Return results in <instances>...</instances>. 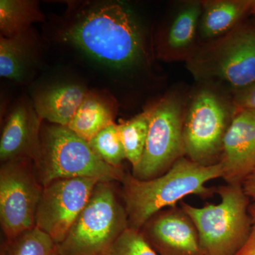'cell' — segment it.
Segmentation results:
<instances>
[{
	"label": "cell",
	"mask_w": 255,
	"mask_h": 255,
	"mask_svg": "<svg viewBox=\"0 0 255 255\" xmlns=\"http://www.w3.org/2000/svg\"><path fill=\"white\" fill-rule=\"evenodd\" d=\"M30 31L11 38H0L1 78L19 82L27 78L35 60L34 40Z\"/></svg>",
	"instance_id": "obj_18"
},
{
	"label": "cell",
	"mask_w": 255,
	"mask_h": 255,
	"mask_svg": "<svg viewBox=\"0 0 255 255\" xmlns=\"http://www.w3.org/2000/svg\"><path fill=\"white\" fill-rule=\"evenodd\" d=\"M150 114L148 110L137 114L130 120L118 124L119 134L125 150L126 158L132 168L140 162L147 141Z\"/></svg>",
	"instance_id": "obj_20"
},
{
	"label": "cell",
	"mask_w": 255,
	"mask_h": 255,
	"mask_svg": "<svg viewBox=\"0 0 255 255\" xmlns=\"http://www.w3.org/2000/svg\"><path fill=\"white\" fill-rule=\"evenodd\" d=\"M233 103L216 89H201L186 109L183 124L185 155L196 163L211 165L221 155L223 137L234 114Z\"/></svg>",
	"instance_id": "obj_7"
},
{
	"label": "cell",
	"mask_w": 255,
	"mask_h": 255,
	"mask_svg": "<svg viewBox=\"0 0 255 255\" xmlns=\"http://www.w3.org/2000/svg\"><path fill=\"white\" fill-rule=\"evenodd\" d=\"M70 4L58 31L64 43L119 70L133 68L145 60L141 28L125 5L117 1Z\"/></svg>",
	"instance_id": "obj_1"
},
{
	"label": "cell",
	"mask_w": 255,
	"mask_h": 255,
	"mask_svg": "<svg viewBox=\"0 0 255 255\" xmlns=\"http://www.w3.org/2000/svg\"><path fill=\"white\" fill-rule=\"evenodd\" d=\"M218 204L181 208L194 223L204 255H236L246 244L251 230V199L241 184L221 186Z\"/></svg>",
	"instance_id": "obj_5"
},
{
	"label": "cell",
	"mask_w": 255,
	"mask_h": 255,
	"mask_svg": "<svg viewBox=\"0 0 255 255\" xmlns=\"http://www.w3.org/2000/svg\"><path fill=\"white\" fill-rule=\"evenodd\" d=\"M96 155L114 167H121L126 158L125 150L118 129V124H111L88 142Z\"/></svg>",
	"instance_id": "obj_22"
},
{
	"label": "cell",
	"mask_w": 255,
	"mask_h": 255,
	"mask_svg": "<svg viewBox=\"0 0 255 255\" xmlns=\"http://www.w3.org/2000/svg\"><path fill=\"white\" fill-rule=\"evenodd\" d=\"M128 228L127 211L110 182H100L66 238L58 245V252L60 255L104 254Z\"/></svg>",
	"instance_id": "obj_6"
},
{
	"label": "cell",
	"mask_w": 255,
	"mask_h": 255,
	"mask_svg": "<svg viewBox=\"0 0 255 255\" xmlns=\"http://www.w3.org/2000/svg\"><path fill=\"white\" fill-rule=\"evenodd\" d=\"M241 185L247 196L255 203V168L247 176Z\"/></svg>",
	"instance_id": "obj_26"
},
{
	"label": "cell",
	"mask_w": 255,
	"mask_h": 255,
	"mask_svg": "<svg viewBox=\"0 0 255 255\" xmlns=\"http://www.w3.org/2000/svg\"><path fill=\"white\" fill-rule=\"evenodd\" d=\"M1 255H60L58 244L39 228H31L1 248Z\"/></svg>",
	"instance_id": "obj_21"
},
{
	"label": "cell",
	"mask_w": 255,
	"mask_h": 255,
	"mask_svg": "<svg viewBox=\"0 0 255 255\" xmlns=\"http://www.w3.org/2000/svg\"><path fill=\"white\" fill-rule=\"evenodd\" d=\"M249 214L251 219V230L246 244L236 255H255V203L249 206Z\"/></svg>",
	"instance_id": "obj_25"
},
{
	"label": "cell",
	"mask_w": 255,
	"mask_h": 255,
	"mask_svg": "<svg viewBox=\"0 0 255 255\" xmlns=\"http://www.w3.org/2000/svg\"><path fill=\"white\" fill-rule=\"evenodd\" d=\"M143 228L142 234L159 255H204L197 230L182 208L159 212Z\"/></svg>",
	"instance_id": "obj_12"
},
{
	"label": "cell",
	"mask_w": 255,
	"mask_h": 255,
	"mask_svg": "<svg viewBox=\"0 0 255 255\" xmlns=\"http://www.w3.org/2000/svg\"><path fill=\"white\" fill-rule=\"evenodd\" d=\"M116 106L98 94L87 92L68 128L90 141L101 130L114 123Z\"/></svg>",
	"instance_id": "obj_17"
},
{
	"label": "cell",
	"mask_w": 255,
	"mask_h": 255,
	"mask_svg": "<svg viewBox=\"0 0 255 255\" xmlns=\"http://www.w3.org/2000/svg\"><path fill=\"white\" fill-rule=\"evenodd\" d=\"M150 114L148 134L143 155L132 175L140 180L154 179L165 173L185 155L182 100L169 94L147 109Z\"/></svg>",
	"instance_id": "obj_8"
},
{
	"label": "cell",
	"mask_w": 255,
	"mask_h": 255,
	"mask_svg": "<svg viewBox=\"0 0 255 255\" xmlns=\"http://www.w3.org/2000/svg\"><path fill=\"white\" fill-rule=\"evenodd\" d=\"M104 255L103 254H101V255Z\"/></svg>",
	"instance_id": "obj_28"
},
{
	"label": "cell",
	"mask_w": 255,
	"mask_h": 255,
	"mask_svg": "<svg viewBox=\"0 0 255 255\" xmlns=\"http://www.w3.org/2000/svg\"><path fill=\"white\" fill-rule=\"evenodd\" d=\"M87 93L81 85L61 84L38 93L33 105L42 120L68 127Z\"/></svg>",
	"instance_id": "obj_15"
},
{
	"label": "cell",
	"mask_w": 255,
	"mask_h": 255,
	"mask_svg": "<svg viewBox=\"0 0 255 255\" xmlns=\"http://www.w3.org/2000/svg\"><path fill=\"white\" fill-rule=\"evenodd\" d=\"M202 4L190 1L177 10L159 45V55L167 60H185L192 55L197 43Z\"/></svg>",
	"instance_id": "obj_14"
},
{
	"label": "cell",
	"mask_w": 255,
	"mask_h": 255,
	"mask_svg": "<svg viewBox=\"0 0 255 255\" xmlns=\"http://www.w3.org/2000/svg\"><path fill=\"white\" fill-rule=\"evenodd\" d=\"M253 0H206L201 1L199 26L201 43L213 41L231 31L251 12Z\"/></svg>",
	"instance_id": "obj_16"
},
{
	"label": "cell",
	"mask_w": 255,
	"mask_h": 255,
	"mask_svg": "<svg viewBox=\"0 0 255 255\" xmlns=\"http://www.w3.org/2000/svg\"><path fill=\"white\" fill-rule=\"evenodd\" d=\"M42 187L62 179L92 178L100 182L123 180L125 173L102 161L89 145L68 127H42L39 154L33 161Z\"/></svg>",
	"instance_id": "obj_4"
},
{
	"label": "cell",
	"mask_w": 255,
	"mask_h": 255,
	"mask_svg": "<svg viewBox=\"0 0 255 255\" xmlns=\"http://www.w3.org/2000/svg\"><path fill=\"white\" fill-rule=\"evenodd\" d=\"M43 21L38 2L30 0L0 1L1 36L11 38L29 30L33 23Z\"/></svg>",
	"instance_id": "obj_19"
},
{
	"label": "cell",
	"mask_w": 255,
	"mask_h": 255,
	"mask_svg": "<svg viewBox=\"0 0 255 255\" xmlns=\"http://www.w3.org/2000/svg\"><path fill=\"white\" fill-rule=\"evenodd\" d=\"M100 181L92 178L55 180L43 187L36 213V227L59 245L87 205Z\"/></svg>",
	"instance_id": "obj_10"
},
{
	"label": "cell",
	"mask_w": 255,
	"mask_h": 255,
	"mask_svg": "<svg viewBox=\"0 0 255 255\" xmlns=\"http://www.w3.org/2000/svg\"><path fill=\"white\" fill-rule=\"evenodd\" d=\"M198 81L234 95L255 82V23L241 22L223 36L199 43L186 61Z\"/></svg>",
	"instance_id": "obj_3"
},
{
	"label": "cell",
	"mask_w": 255,
	"mask_h": 255,
	"mask_svg": "<svg viewBox=\"0 0 255 255\" xmlns=\"http://www.w3.org/2000/svg\"><path fill=\"white\" fill-rule=\"evenodd\" d=\"M220 162L228 184H242L255 168V111L235 110L223 137Z\"/></svg>",
	"instance_id": "obj_11"
},
{
	"label": "cell",
	"mask_w": 255,
	"mask_h": 255,
	"mask_svg": "<svg viewBox=\"0 0 255 255\" xmlns=\"http://www.w3.org/2000/svg\"><path fill=\"white\" fill-rule=\"evenodd\" d=\"M232 103L235 110L255 111V82L233 95Z\"/></svg>",
	"instance_id": "obj_24"
},
{
	"label": "cell",
	"mask_w": 255,
	"mask_h": 255,
	"mask_svg": "<svg viewBox=\"0 0 255 255\" xmlns=\"http://www.w3.org/2000/svg\"><path fill=\"white\" fill-rule=\"evenodd\" d=\"M30 161H8L1 163L0 168V222L6 241L36 226L43 187Z\"/></svg>",
	"instance_id": "obj_9"
},
{
	"label": "cell",
	"mask_w": 255,
	"mask_h": 255,
	"mask_svg": "<svg viewBox=\"0 0 255 255\" xmlns=\"http://www.w3.org/2000/svg\"><path fill=\"white\" fill-rule=\"evenodd\" d=\"M222 176L221 162L203 165L184 157L154 179L140 180L126 174L122 182L128 228L140 231L162 209L174 207L186 196H211L214 190L206 183Z\"/></svg>",
	"instance_id": "obj_2"
},
{
	"label": "cell",
	"mask_w": 255,
	"mask_h": 255,
	"mask_svg": "<svg viewBox=\"0 0 255 255\" xmlns=\"http://www.w3.org/2000/svg\"><path fill=\"white\" fill-rule=\"evenodd\" d=\"M104 255H159L140 231L128 228Z\"/></svg>",
	"instance_id": "obj_23"
},
{
	"label": "cell",
	"mask_w": 255,
	"mask_h": 255,
	"mask_svg": "<svg viewBox=\"0 0 255 255\" xmlns=\"http://www.w3.org/2000/svg\"><path fill=\"white\" fill-rule=\"evenodd\" d=\"M255 14V0H253V4H252L251 12Z\"/></svg>",
	"instance_id": "obj_27"
},
{
	"label": "cell",
	"mask_w": 255,
	"mask_h": 255,
	"mask_svg": "<svg viewBox=\"0 0 255 255\" xmlns=\"http://www.w3.org/2000/svg\"><path fill=\"white\" fill-rule=\"evenodd\" d=\"M42 121L33 105L21 102L15 106L1 132V163L20 159H31L33 162L36 159L41 147Z\"/></svg>",
	"instance_id": "obj_13"
}]
</instances>
